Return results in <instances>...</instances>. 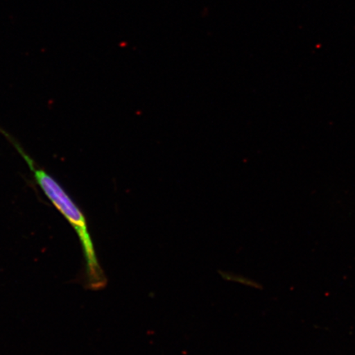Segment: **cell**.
<instances>
[{
    "label": "cell",
    "mask_w": 355,
    "mask_h": 355,
    "mask_svg": "<svg viewBox=\"0 0 355 355\" xmlns=\"http://www.w3.org/2000/svg\"><path fill=\"white\" fill-rule=\"evenodd\" d=\"M19 153L33 171L35 180L43 193L56 207L77 233L86 263V278L88 288L101 290L106 285V277L99 263L91 234L88 232L85 216L58 182L41 168H37L33 159L17 146Z\"/></svg>",
    "instance_id": "6da1fadb"
}]
</instances>
